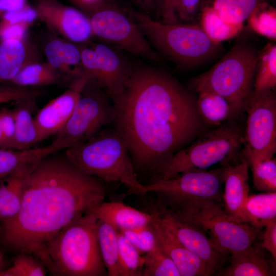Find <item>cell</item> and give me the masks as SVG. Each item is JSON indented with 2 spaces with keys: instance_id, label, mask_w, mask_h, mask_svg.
Segmentation results:
<instances>
[{
  "instance_id": "obj_1",
  "label": "cell",
  "mask_w": 276,
  "mask_h": 276,
  "mask_svg": "<svg viewBox=\"0 0 276 276\" xmlns=\"http://www.w3.org/2000/svg\"><path fill=\"white\" fill-rule=\"evenodd\" d=\"M114 127L125 140L135 171L151 172L200 133L196 98L170 74L132 67L112 99Z\"/></svg>"
},
{
  "instance_id": "obj_2",
  "label": "cell",
  "mask_w": 276,
  "mask_h": 276,
  "mask_svg": "<svg viewBox=\"0 0 276 276\" xmlns=\"http://www.w3.org/2000/svg\"><path fill=\"white\" fill-rule=\"evenodd\" d=\"M59 152L35 162L26 173L20 211L2 221V241L9 248L33 255L70 223L104 201L102 180Z\"/></svg>"
},
{
  "instance_id": "obj_3",
  "label": "cell",
  "mask_w": 276,
  "mask_h": 276,
  "mask_svg": "<svg viewBox=\"0 0 276 276\" xmlns=\"http://www.w3.org/2000/svg\"><path fill=\"white\" fill-rule=\"evenodd\" d=\"M94 211L63 228L33 256L53 275L103 276L107 274L98 239Z\"/></svg>"
},
{
  "instance_id": "obj_4",
  "label": "cell",
  "mask_w": 276,
  "mask_h": 276,
  "mask_svg": "<svg viewBox=\"0 0 276 276\" xmlns=\"http://www.w3.org/2000/svg\"><path fill=\"white\" fill-rule=\"evenodd\" d=\"M64 150L85 173L107 182H120L128 189L127 194L140 195L143 185L137 180L126 143L114 127Z\"/></svg>"
},
{
  "instance_id": "obj_5",
  "label": "cell",
  "mask_w": 276,
  "mask_h": 276,
  "mask_svg": "<svg viewBox=\"0 0 276 276\" xmlns=\"http://www.w3.org/2000/svg\"><path fill=\"white\" fill-rule=\"evenodd\" d=\"M129 11L155 48L180 68L199 66L221 49L220 43L211 40L199 24H166L133 9Z\"/></svg>"
},
{
  "instance_id": "obj_6",
  "label": "cell",
  "mask_w": 276,
  "mask_h": 276,
  "mask_svg": "<svg viewBox=\"0 0 276 276\" xmlns=\"http://www.w3.org/2000/svg\"><path fill=\"white\" fill-rule=\"evenodd\" d=\"M243 143L241 126L235 120L227 121L201 135L165 160L154 172L155 179L204 170L219 163L223 166L237 162L241 158Z\"/></svg>"
},
{
  "instance_id": "obj_7",
  "label": "cell",
  "mask_w": 276,
  "mask_h": 276,
  "mask_svg": "<svg viewBox=\"0 0 276 276\" xmlns=\"http://www.w3.org/2000/svg\"><path fill=\"white\" fill-rule=\"evenodd\" d=\"M259 51L247 42L236 43L216 64L192 79L191 90L209 91L226 99L241 114L254 90Z\"/></svg>"
},
{
  "instance_id": "obj_8",
  "label": "cell",
  "mask_w": 276,
  "mask_h": 276,
  "mask_svg": "<svg viewBox=\"0 0 276 276\" xmlns=\"http://www.w3.org/2000/svg\"><path fill=\"white\" fill-rule=\"evenodd\" d=\"M223 166L209 171H191L143 185L140 195L154 193L160 209L171 214L210 202L223 203Z\"/></svg>"
},
{
  "instance_id": "obj_9",
  "label": "cell",
  "mask_w": 276,
  "mask_h": 276,
  "mask_svg": "<svg viewBox=\"0 0 276 276\" xmlns=\"http://www.w3.org/2000/svg\"><path fill=\"white\" fill-rule=\"evenodd\" d=\"M94 35L110 45L153 61L161 60L131 14L129 8L103 0L85 9Z\"/></svg>"
},
{
  "instance_id": "obj_10",
  "label": "cell",
  "mask_w": 276,
  "mask_h": 276,
  "mask_svg": "<svg viewBox=\"0 0 276 276\" xmlns=\"http://www.w3.org/2000/svg\"><path fill=\"white\" fill-rule=\"evenodd\" d=\"M114 118L112 99L103 89L88 80L71 117L52 143L59 150H65L91 138L113 123Z\"/></svg>"
},
{
  "instance_id": "obj_11",
  "label": "cell",
  "mask_w": 276,
  "mask_h": 276,
  "mask_svg": "<svg viewBox=\"0 0 276 276\" xmlns=\"http://www.w3.org/2000/svg\"><path fill=\"white\" fill-rule=\"evenodd\" d=\"M170 215L200 228L213 247L224 257L252 245L260 231L233 219L224 211L223 203L217 202Z\"/></svg>"
},
{
  "instance_id": "obj_12",
  "label": "cell",
  "mask_w": 276,
  "mask_h": 276,
  "mask_svg": "<svg viewBox=\"0 0 276 276\" xmlns=\"http://www.w3.org/2000/svg\"><path fill=\"white\" fill-rule=\"evenodd\" d=\"M247 114L241 157L247 163L270 158L276 152L274 90H253L243 107Z\"/></svg>"
},
{
  "instance_id": "obj_13",
  "label": "cell",
  "mask_w": 276,
  "mask_h": 276,
  "mask_svg": "<svg viewBox=\"0 0 276 276\" xmlns=\"http://www.w3.org/2000/svg\"><path fill=\"white\" fill-rule=\"evenodd\" d=\"M81 55L84 74L112 99L122 89L132 67L108 43L83 48Z\"/></svg>"
},
{
  "instance_id": "obj_14",
  "label": "cell",
  "mask_w": 276,
  "mask_h": 276,
  "mask_svg": "<svg viewBox=\"0 0 276 276\" xmlns=\"http://www.w3.org/2000/svg\"><path fill=\"white\" fill-rule=\"evenodd\" d=\"M38 17L53 31L74 42H84L94 35L90 19L84 12L56 0H38Z\"/></svg>"
},
{
  "instance_id": "obj_15",
  "label": "cell",
  "mask_w": 276,
  "mask_h": 276,
  "mask_svg": "<svg viewBox=\"0 0 276 276\" xmlns=\"http://www.w3.org/2000/svg\"><path fill=\"white\" fill-rule=\"evenodd\" d=\"M88 80L82 76L74 80L60 95L41 108L34 117L39 142L55 135L71 117L81 92Z\"/></svg>"
},
{
  "instance_id": "obj_16",
  "label": "cell",
  "mask_w": 276,
  "mask_h": 276,
  "mask_svg": "<svg viewBox=\"0 0 276 276\" xmlns=\"http://www.w3.org/2000/svg\"><path fill=\"white\" fill-rule=\"evenodd\" d=\"M154 212L158 221L186 248L201 259L215 273L219 269L224 256L213 247L206 234L200 228L160 209Z\"/></svg>"
},
{
  "instance_id": "obj_17",
  "label": "cell",
  "mask_w": 276,
  "mask_h": 276,
  "mask_svg": "<svg viewBox=\"0 0 276 276\" xmlns=\"http://www.w3.org/2000/svg\"><path fill=\"white\" fill-rule=\"evenodd\" d=\"M151 224L157 245L170 258L180 276H210L215 272L201 259L186 248L157 219Z\"/></svg>"
},
{
  "instance_id": "obj_18",
  "label": "cell",
  "mask_w": 276,
  "mask_h": 276,
  "mask_svg": "<svg viewBox=\"0 0 276 276\" xmlns=\"http://www.w3.org/2000/svg\"><path fill=\"white\" fill-rule=\"evenodd\" d=\"M223 210L238 222H245L244 206L249 196V166L242 157L236 163L223 165Z\"/></svg>"
},
{
  "instance_id": "obj_19",
  "label": "cell",
  "mask_w": 276,
  "mask_h": 276,
  "mask_svg": "<svg viewBox=\"0 0 276 276\" xmlns=\"http://www.w3.org/2000/svg\"><path fill=\"white\" fill-rule=\"evenodd\" d=\"M94 212L98 219L109 223L117 231L148 226L155 219L153 213L149 214L119 201H103Z\"/></svg>"
},
{
  "instance_id": "obj_20",
  "label": "cell",
  "mask_w": 276,
  "mask_h": 276,
  "mask_svg": "<svg viewBox=\"0 0 276 276\" xmlns=\"http://www.w3.org/2000/svg\"><path fill=\"white\" fill-rule=\"evenodd\" d=\"M261 247L253 244L241 250L231 254L229 266L219 272L223 276H273L275 275L267 260Z\"/></svg>"
},
{
  "instance_id": "obj_21",
  "label": "cell",
  "mask_w": 276,
  "mask_h": 276,
  "mask_svg": "<svg viewBox=\"0 0 276 276\" xmlns=\"http://www.w3.org/2000/svg\"><path fill=\"white\" fill-rule=\"evenodd\" d=\"M45 54L48 63L60 73H63L74 81L85 75L82 62L81 50L74 44L60 39L47 43Z\"/></svg>"
},
{
  "instance_id": "obj_22",
  "label": "cell",
  "mask_w": 276,
  "mask_h": 276,
  "mask_svg": "<svg viewBox=\"0 0 276 276\" xmlns=\"http://www.w3.org/2000/svg\"><path fill=\"white\" fill-rule=\"evenodd\" d=\"M59 151L53 143L44 147L25 150L0 148V182L42 158Z\"/></svg>"
},
{
  "instance_id": "obj_23",
  "label": "cell",
  "mask_w": 276,
  "mask_h": 276,
  "mask_svg": "<svg viewBox=\"0 0 276 276\" xmlns=\"http://www.w3.org/2000/svg\"><path fill=\"white\" fill-rule=\"evenodd\" d=\"M198 111L204 122L215 126L235 120L240 113L224 97L212 92L198 93Z\"/></svg>"
},
{
  "instance_id": "obj_24",
  "label": "cell",
  "mask_w": 276,
  "mask_h": 276,
  "mask_svg": "<svg viewBox=\"0 0 276 276\" xmlns=\"http://www.w3.org/2000/svg\"><path fill=\"white\" fill-rule=\"evenodd\" d=\"M35 100L19 101L12 110L15 119V136L12 149L25 150L39 143L33 113Z\"/></svg>"
},
{
  "instance_id": "obj_25",
  "label": "cell",
  "mask_w": 276,
  "mask_h": 276,
  "mask_svg": "<svg viewBox=\"0 0 276 276\" xmlns=\"http://www.w3.org/2000/svg\"><path fill=\"white\" fill-rule=\"evenodd\" d=\"M26 40L6 39L0 43V81H11L31 60Z\"/></svg>"
},
{
  "instance_id": "obj_26",
  "label": "cell",
  "mask_w": 276,
  "mask_h": 276,
  "mask_svg": "<svg viewBox=\"0 0 276 276\" xmlns=\"http://www.w3.org/2000/svg\"><path fill=\"white\" fill-rule=\"evenodd\" d=\"M33 164L13 174L0 182V221L13 218L19 212L24 179Z\"/></svg>"
},
{
  "instance_id": "obj_27",
  "label": "cell",
  "mask_w": 276,
  "mask_h": 276,
  "mask_svg": "<svg viewBox=\"0 0 276 276\" xmlns=\"http://www.w3.org/2000/svg\"><path fill=\"white\" fill-rule=\"evenodd\" d=\"M245 222L261 229L276 218V191L248 196L244 206Z\"/></svg>"
},
{
  "instance_id": "obj_28",
  "label": "cell",
  "mask_w": 276,
  "mask_h": 276,
  "mask_svg": "<svg viewBox=\"0 0 276 276\" xmlns=\"http://www.w3.org/2000/svg\"><path fill=\"white\" fill-rule=\"evenodd\" d=\"M200 25L213 41L221 42L233 39L238 35L243 28V24L228 22L210 6L203 8L200 17Z\"/></svg>"
},
{
  "instance_id": "obj_29",
  "label": "cell",
  "mask_w": 276,
  "mask_h": 276,
  "mask_svg": "<svg viewBox=\"0 0 276 276\" xmlns=\"http://www.w3.org/2000/svg\"><path fill=\"white\" fill-rule=\"evenodd\" d=\"M61 74L48 63L33 61L25 65L11 80L13 85L29 87L58 84Z\"/></svg>"
},
{
  "instance_id": "obj_30",
  "label": "cell",
  "mask_w": 276,
  "mask_h": 276,
  "mask_svg": "<svg viewBox=\"0 0 276 276\" xmlns=\"http://www.w3.org/2000/svg\"><path fill=\"white\" fill-rule=\"evenodd\" d=\"M276 86V45L269 42L258 53L254 90H274Z\"/></svg>"
},
{
  "instance_id": "obj_31",
  "label": "cell",
  "mask_w": 276,
  "mask_h": 276,
  "mask_svg": "<svg viewBox=\"0 0 276 276\" xmlns=\"http://www.w3.org/2000/svg\"><path fill=\"white\" fill-rule=\"evenodd\" d=\"M97 233L101 257L108 275L119 276L118 231L109 223L98 219Z\"/></svg>"
},
{
  "instance_id": "obj_32",
  "label": "cell",
  "mask_w": 276,
  "mask_h": 276,
  "mask_svg": "<svg viewBox=\"0 0 276 276\" xmlns=\"http://www.w3.org/2000/svg\"><path fill=\"white\" fill-rule=\"evenodd\" d=\"M266 2L268 0H209L207 6L226 21L243 24L257 7Z\"/></svg>"
},
{
  "instance_id": "obj_33",
  "label": "cell",
  "mask_w": 276,
  "mask_h": 276,
  "mask_svg": "<svg viewBox=\"0 0 276 276\" xmlns=\"http://www.w3.org/2000/svg\"><path fill=\"white\" fill-rule=\"evenodd\" d=\"M118 235L119 276H143L145 258L120 232Z\"/></svg>"
},
{
  "instance_id": "obj_34",
  "label": "cell",
  "mask_w": 276,
  "mask_h": 276,
  "mask_svg": "<svg viewBox=\"0 0 276 276\" xmlns=\"http://www.w3.org/2000/svg\"><path fill=\"white\" fill-rule=\"evenodd\" d=\"M246 21L253 31L273 42L275 41L276 9L268 2L257 7Z\"/></svg>"
},
{
  "instance_id": "obj_35",
  "label": "cell",
  "mask_w": 276,
  "mask_h": 276,
  "mask_svg": "<svg viewBox=\"0 0 276 276\" xmlns=\"http://www.w3.org/2000/svg\"><path fill=\"white\" fill-rule=\"evenodd\" d=\"M144 258L143 276H180L173 261L157 244Z\"/></svg>"
},
{
  "instance_id": "obj_36",
  "label": "cell",
  "mask_w": 276,
  "mask_h": 276,
  "mask_svg": "<svg viewBox=\"0 0 276 276\" xmlns=\"http://www.w3.org/2000/svg\"><path fill=\"white\" fill-rule=\"evenodd\" d=\"M252 173V182L257 191H276V159L274 157L248 163Z\"/></svg>"
},
{
  "instance_id": "obj_37",
  "label": "cell",
  "mask_w": 276,
  "mask_h": 276,
  "mask_svg": "<svg viewBox=\"0 0 276 276\" xmlns=\"http://www.w3.org/2000/svg\"><path fill=\"white\" fill-rule=\"evenodd\" d=\"M15 258L13 265L3 270L0 276H44L47 274L43 264L34 256L25 252Z\"/></svg>"
},
{
  "instance_id": "obj_38",
  "label": "cell",
  "mask_w": 276,
  "mask_h": 276,
  "mask_svg": "<svg viewBox=\"0 0 276 276\" xmlns=\"http://www.w3.org/2000/svg\"><path fill=\"white\" fill-rule=\"evenodd\" d=\"M119 232H121L141 254H146L157 245L155 236L151 224L134 229Z\"/></svg>"
},
{
  "instance_id": "obj_39",
  "label": "cell",
  "mask_w": 276,
  "mask_h": 276,
  "mask_svg": "<svg viewBox=\"0 0 276 276\" xmlns=\"http://www.w3.org/2000/svg\"><path fill=\"white\" fill-rule=\"evenodd\" d=\"M39 91L29 87L15 85L0 86V104L11 102L35 100Z\"/></svg>"
},
{
  "instance_id": "obj_40",
  "label": "cell",
  "mask_w": 276,
  "mask_h": 276,
  "mask_svg": "<svg viewBox=\"0 0 276 276\" xmlns=\"http://www.w3.org/2000/svg\"><path fill=\"white\" fill-rule=\"evenodd\" d=\"M209 0H180L178 18L185 22H191L199 18L203 8Z\"/></svg>"
},
{
  "instance_id": "obj_41",
  "label": "cell",
  "mask_w": 276,
  "mask_h": 276,
  "mask_svg": "<svg viewBox=\"0 0 276 276\" xmlns=\"http://www.w3.org/2000/svg\"><path fill=\"white\" fill-rule=\"evenodd\" d=\"M2 20L10 23H25L30 25L37 18L38 14L35 7L27 3L21 9L0 14Z\"/></svg>"
},
{
  "instance_id": "obj_42",
  "label": "cell",
  "mask_w": 276,
  "mask_h": 276,
  "mask_svg": "<svg viewBox=\"0 0 276 276\" xmlns=\"http://www.w3.org/2000/svg\"><path fill=\"white\" fill-rule=\"evenodd\" d=\"M0 123L4 140L5 148L12 149L15 136V119L12 110L7 108L0 109Z\"/></svg>"
},
{
  "instance_id": "obj_43",
  "label": "cell",
  "mask_w": 276,
  "mask_h": 276,
  "mask_svg": "<svg viewBox=\"0 0 276 276\" xmlns=\"http://www.w3.org/2000/svg\"><path fill=\"white\" fill-rule=\"evenodd\" d=\"M30 25L25 23H10L2 20L0 22V39L26 40Z\"/></svg>"
},
{
  "instance_id": "obj_44",
  "label": "cell",
  "mask_w": 276,
  "mask_h": 276,
  "mask_svg": "<svg viewBox=\"0 0 276 276\" xmlns=\"http://www.w3.org/2000/svg\"><path fill=\"white\" fill-rule=\"evenodd\" d=\"M263 242L260 244L262 248L269 251L276 260V218L270 221L265 225Z\"/></svg>"
},
{
  "instance_id": "obj_45",
  "label": "cell",
  "mask_w": 276,
  "mask_h": 276,
  "mask_svg": "<svg viewBox=\"0 0 276 276\" xmlns=\"http://www.w3.org/2000/svg\"><path fill=\"white\" fill-rule=\"evenodd\" d=\"M180 0H161L159 17L163 22H178V10Z\"/></svg>"
},
{
  "instance_id": "obj_46",
  "label": "cell",
  "mask_w": 276,
  "mask_h": 276,
  "mask_svg": "<svg viewBox=\"0 0 276 276\" xmlns=\"http://www.w3.org/2000/svg\"><path fill=\"white\" fill-rule=\"evenodd\" d=\"M140 11L139 12L153 18L159 17L161 0H129Z\"/></svg>"
},
{
  "instance_id": "obj_47",
  "label": "cell",
  "mask_w": 276,
  "mask_h": 276,
  "mask_svg": "<svg viewBox=\"0 0 276 276\" xmlns=\"http://www.w3.org/2000/svg\"><path fill=\"white\" fill-rule=\"evenodd\" d=\"M27 0H0V14L21 9Z\"/></svg>"
},
{
  "instance_id": "obj_48",
  "label": "cell",
  "mask_w": 276,
  "mask_h": 276,
  "mask_svg": "<svg viewBox=\"0 0 276 276\" xmlns=\"http://www.w3.org/2000/svg\"><path fill=\"white\" fill-rule=\"evenodd\" d=\"M82 9L85 10L103 0H71Z\"/></svg>"
},
{
  "instance_id": "obj_49",
  "label": "cell",
  "mask_w": 276,
  "mask_h": 276,
  "mask_svg": "<svg viewBox=\"0 0 276 276\" xmlns=\"http://www.w3.org/2000/svg\"><path fill=\"white\" fill-rule=\"evenodd\" d=\"M0 148L5 149L4 137V134H3L2 126L1 125V123H0Z\"/></svg>"
},
{
  "instance_id": "obj_50",
  "label": "cell",
  "mask_w": 276,
  "mask_h": 276,
  "mask_svg": "<svg viewBox=\"0 0 276 276\" xmlns=\"http://www.w3.org/2000/svg\"><path fill=\"white\" fill-rule=\"evenodd\" d=\"M2 263H3V256L2 254L0 253V275H1V273L2 271L3 270L2 269Z\"/></svg>"
}]
</instances>
